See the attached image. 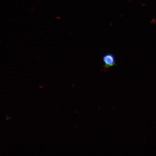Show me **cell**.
<instances>
[{
	"instance_id": "cell-1",
	"label": "cell",
	"mask_w": 156,
	"mask_h": 156,
	"mask_svg": "<svg viewBox=\"0 0 156 156\" xmlns=\"http://www.w3.org/2000/svg\"><path fill=\"white\" fill-rule=\"evenodd\" d=\"M103 61L104 62L103 66V71H105L110 67L115 65V60L114 56L112 54H107L103 57Z\"/></svg>"
}]
</instances>
